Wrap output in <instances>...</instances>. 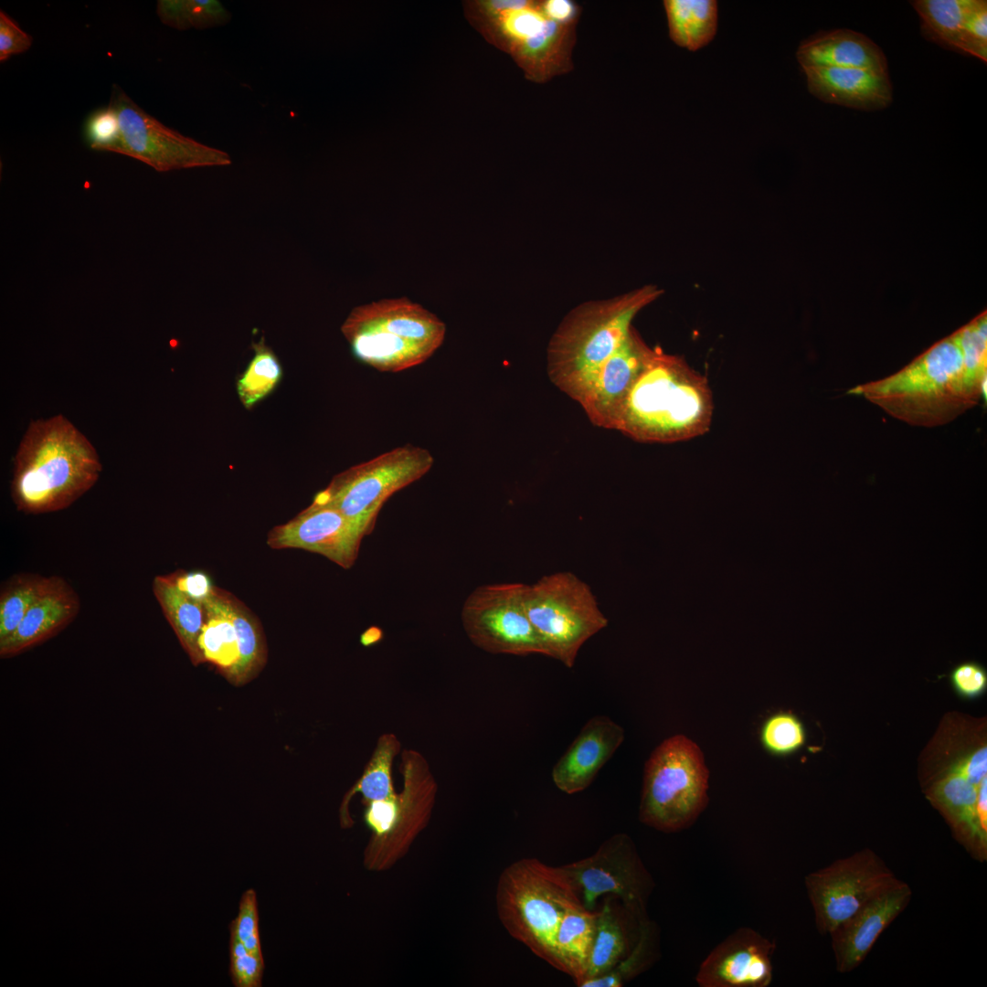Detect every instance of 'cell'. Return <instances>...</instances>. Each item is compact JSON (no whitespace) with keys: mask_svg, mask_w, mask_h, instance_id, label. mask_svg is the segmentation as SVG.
<instances>
[{"mask_svg":"<svg viewBox=\"0 0 987 987\" xmlns=\"http://www.w3.org/2000/svg\"><path fill=\"white\" fill-rule=\"evenodd\" d=\"M504 928L517 941L554 968V940L565 912L580 905L579 895L560 866L522 858L501 873L495 892Z\"/></svg>","mask_w":987,"mask_h":987,"instance_id":"7","label":"cell"},{"mask_svg":"<svg viewBox=\"0 0 987 987\" xmlns=\"http://www.w3.org/2000/svg\"><path fill=\"white\" fill-rule=\"evenodd\" d=\"M108 106L116 113L120 126L117 154L139 160L159 172L223 166L232 162L228 153L163 124L116 84L112 86Z\"/></svg>","mask_w":987,"mask_h":987,"instance_id":"13","label":"cell"},{"mask_svg":"<svg viewBox=\"0 0 987 987\" xmlns=\"http://www.w3.org/2000/svg\"><path fill=\"white\" fill-rule=\"evenodd\" d=\"M902 880L872 849L839 858L805 876L817 930L830 934L866 903Z\"/></svg>","mask_w":987,"mask_h":987,"instance_id":"12","label":"cell"},{"mask_svg":"<svg viewBox=\"0 0 987 987\" xmlns=\"http://www.w3.org/2000/svg\"><path fill=\"white\" fill-rule=\"evenodd\" d=\"M526 613L547 656L571 668L581 646L608 625L590 588L563 571L524 586Z\"/></svg>","mask_w":987,"mask_h":987,"instance_id":"10","label":"cell"},{"mask_svg":"<svg viewBox=\"0 0 987 987\" xmlns=\"http://www.w3.org/2000/svg\"><path fill=\"white\" fill-rule=\"evenodd\" d=\"M657 932L648 917L640 920L637 940L630 952L611 970L586 980L579 987H621L644 971L657 954Z\"/></svg>","mask_w":987,"mask_h":987,"instance_id":"34","label":"cell"},{"mask_svg":"<svg viewBox=\"0 0 987 987\" xmlns=\"http://www.w3.org/2000/svg\"><path fill=\"white\" fill-rule=\"evenodd\" d=\"M892 417L917 427L948 424L977 405L982 390L970 378L956 334L886 377L850 388Z\"/></svg>","mask_w":987,"mask_h":987,"instance_id":"3","label":"cell"},{"mask_svg":"<svg viewBox=\"0 0 987 987\" xmlns=\"http://www.w3.org/2000/svg\"><path fill=\"white\" fill-rule=\"evenodd\" d=\"M708 779L694 741L683 735L663 740L644 766L640 821L664 833L689 827L707 805Z\"/></svg>","mask_w":987,"mask_h":987,"instance_id":"8","label":"cell"},{"mask_svg":"<svg viewBox=\"0 0 987 987\" xmlns=\"http://www.w3.org/2000/svg\"><path fill=\"white\" fill-rule=\"evenodd\" d=\"M597 910L582 904L569 907L556 932V969L570 976L577 986L585 978L595 933Z\"/></svg>","mask_w":987,"mask_h":987,"instance_id":"28","label":"cell"},{"mask_svg":"<svg viewBox=\"0 0 987 987\" xmlns=\"http://www.w3.org/2000/svg\"><path fill=\"white\" fill-rule=\"evenodd\" d=\"M911 897L912 889L902 880L840 923L829 934L836 971L847 973L856 969Z\"/></svg>","mask_w":987,"mask_h":987,"instance_id":"19","label":"cell"},{"mask_svg":"<svg viewBox=\"0 0 987 987\" xmlns=\"http://www.w3.org/2000/svg\"><path fill=\"white\" fill-rule=\"evenodd\" d=\"M548 16L563 24L578 26L582 8L573 0H542Z\"/></svg>","mask_w":987,"mask_h":987,"instance_id":"46","label":"cell"},{"mask_svg":"<svg viewBox=\"0 0 987 987\" xmlns=\"http://www.w3.org/2000/svg\"><path fill=\"white\" fill-rule=\"evenodd\" d=\"M154 595L164 617L175 632L192 663H204L198 639L205 623L202 603L189 597L176 584L173 574L156 576L152 583Z\"/></svg>","mask_w":987,"mask_h":987,"instance_id":"27","label":"cell"},{"mask_svg":"<svg viewBox=\"0 0 987 987\" xmlns=\"http://www.w3.org/2000/svg\"><path fill=\"white\" fill-rule=\"evenodd\" d=\"M230 934L236 936L251 954L262 956L259 932L257 897L248 889L241 897L238 917L231 922Z\"/></svg>","mask_w":987,"mask_h":987,"instance_id":"40","label":"cell"},{"mask_svg":"<svg viewBox=\"0 0 987 987\" xmlns=\"http://www.w3.org/2000/svg\"><path fill=\"white\" fill-rule=\"evenodd\" d=\"M33 43L30 35L4 10H0V61L28 50Z\"/></svg>","mask_w":987,"mask_h":987,"instance_id":"44","label":"cell"},{"mask_svg":"<svg viewBox=\"0 0 987 987\" xmlns=\"http://www.w3.org/2000/svg\"><path fill=\"white\" fill-rule=\"evenodd\" d=\"M95 448L63 415L32 421L14 458L11 496L28 515L63 510L98 481Z\"/></svg>","mask_w":987,"mask_h":987,"instance_id":"2","label":"cell"},{"mask_svg":"<svg viewBox=\"0 0 987 987\" xmlns=\"http://www.w3.org/2000/svg\"><path fill=\"white\" fill-rule=\"evenodd\" d=\"M639 931L640 920L619 899L603 897L597 910L594 939L582 982L606 973L619 963L635 944Z\"/></svg>","mask_w":987,"mask_h":987,"instance_id":"25","label":"cell"},{"mask_svg":"<svg viewBox=\"0 0 987 987\" xmlns=\"http://www.w3.org/2000/svg\"><path fill=\"white\" fill-rule=\"evenodd\" d=\"M759 739L763 748L773 756L786 757L801 749L806 742V730L793 713L780 711L762 724Z\"/></svg>","mask_w":987,"mask_h":987,"instance_id":"37","label":"cell"},{"mask_svg":"<svg viewBox=\"0 0 987 987\" xmlns=\"http://www.w3.org/2000/svg\"><path fill=\"white\" fill-rule=\"evenodd\" d=\"M433 463L428 450L399 446L335 475L313 500L337 509L366 536L386 501L424 476Z\"/></svg>","mask_w":987,"mask_h":987,"instance_id":"11","label":"cell"},{"mask_svg":"<svg viewBox=\"0 0 987 987\" xmlns=\"http://www.w3.org/2000/svg\"><path fill=\"white\" fill-rule=\"evenodd\" d=\"M775 944L750 928L728 935L700 964V987H767L772 982Z\"/></svg>","mask_w":987,"mask_h":987,"instance_id":"18","label":"cell"},{"mask_svg":"<svg viewBox=\"0 0 987 987\" xmlns=\"http://www.w3.org/2000/svg\"><path fill=\"white\" fill-rule=\"evenodd\" d=\"M471 25L511 57L525 78L545 84L574 69L575 25L551 18L542 0H473L465 4Z\"/></svg>","mask_w":987,"mask_h":987,"instance_id":"5","label":"cell"},{"mask_svg":"<svg viewBox=\"0 0 987 987\" xmlns=\"http://www.w3.org/2000/svg\"><path fill=\"white\" fill-rule=\"evenodd\" d=\"M522 583L476 588L462 610L463 629L472 642L495 654H542L547 651L526 613Z\"/></svg>","mask_w":987,"mask_h":987,"instance_id":"15","label":"cell"},{"mask_svg":"<svg viewBox=\"0 0 987 987\" xmlns=\"http://www.w3.org/2000/svg\"><path fill=\"white\" fill-rule=\"evenodd\" d=\"M78 593L63 578L48 577L46 585L16 631L0 642L1 658L16 656L51 638L78 615Z\"/></svg>","mask_w":987,"mask_h":987,"instance_id":"22","label":"cell"},{"mask_svg":"<svg viewBox=\"0 0 987 987\" xmlns=\"http://www.w3.org/2000/svg\"><path fill=\"white\" fill-rule=\"evenodd\" d=\"M977 813L982 829L987 833V781L982 783L979 790Z\"/></svg>","mask_w":987,"mask_h":987,"instance_id":"47","label":"cell"},{"mask_svg":"<svg viewBox=\"0 0 987 987\" xmlns=\"http://www.w3.org/2000/svg\"><path fill=\"white\" fill-rule=\"evenodd\" d=\"M173 576L178 587L189 597L200 603L213 591L214 586L204 573L177 571Z\"/></svg>","mask_w":987,"mask_h":987,"instance_id":"45","label":"cell"},{"mask_svg":"<svg viewBox=\"0 0 987 987\" xmlns=\"http://www.w3.org/2000/svg\"><path fill=\"white\" fill-rule=\"evenodd\" d=\"M802 69L809 91L824 102L863 111L881 110L892 102L888 72L833 67Z\"/></svg>","mask_w":987,"mask_h":987,"instance_id":"23","label":"cell"},{"mask_svg":"<svg viewBox=\"0 0 987 987\" xmlns=\"http://www.w3.org/2000/svg\"><path fill=\"white\" fill-rule=\"evenodd\" d=\"M48 577L19 573L9 578L0 591V642L9 637L42 592Z\"/></svg>","mask_w":987,"mask_h":987,"instance_id":"35","label":"cell"},{"mask_svg":"<svg viewBox=\"0 0 987 987\" xmlns=\"http://www.w3.org/2000/svg\"><path fill=\"white\" fill-rule=\"evenodd\" d=\"M341 332L357 360L396 373L428 360L442 345L446 325L420 304L398 297L356 306Z\"/></svg>","mask_w":987,"mask_h":987,"instance_id":"6","label":"cell"},{"mask_svg":"<svg viewBox=\"0 0 987 987\" xmlns=\"http://www.w3.org/2000/svg\"><path fill=\"white\" fill-rule=\"evenodd\" d=\"M86 137L93 150L117 153L120 126L117 115L110 106L90 115L86 123Z\"/></svg>","mask_w":987,"mask_h":987,"instance_id":"42","label":"cell"},{"mask_svg":"<svg viewBox=\"0 0 987 987\" xmlns=\"http://www.w3.org/2000/svg\"><path fill=\"white\" fill-rule=\"evenodd\" d=\"M958 50L987 61V2L973 0L964 19Z\"/></svg>","mask_w":987,"mask_h":987,"instance_id":"39","label":"cell"},{"mask_svg":"<svg viewBox=\"0 0 987 987\" xmlns=\"http://www.w3.org/2000/svg\"><path fill=\"white\" fill-rule=\"evenodd\" d=\"M364 536L337 509L313 500L296 517L274 526L268 534L267 544L273 549L314 552L348 569L357 559Z\"/></svg>","mask_w":987,"mask_h":987,"instance_id":"17","label":"cell"},{"mask_svg":"<svg viewBox=\"0 0 987 987\" xmlns=\"http://www.w3.org/2000/svg\"><path fill=\"white\" fill-rule=\"evenodd\" d=\"M633 328L602 364L579 403L590 422L610 430L613 417L651 353Z\"/></svg>","mask_w":987,"mask_h":987,"instance_id":"21","label":"cell"},{"mask_svg":"<svg viewBox=\"0 0 987 987\" xmlns=\"http://www.w3.org/2000/svg\"><path fill=\"white\" fill-rule=\"evenodd\" d=\"M949 678L954 692L963 699L981 697L987 689L986 668L976 661L956 664L950 672Z\"/></svg>","mask_w":987,"mask_h":987,"instance_id":"43","label":"cell"},{"mask_svg":"<svg viewBox=\"0 0 987 987\" xmlns=\"http://www.w3.org/2000/svg\"><path fill=\"white\" fill-rule=\"evenodd\" d=\"M561 867L587 909L595 910L600 897L611 896L639 920L648 917L654 882L628 834L616 833L591 855Z\"/></svg>","mask_w":987,"mask_h":987,"instance_id":"14","label":"cell"},{"mask_svg":"<svg viewBox=\"0 0 987 987\" xmlns=\"http://www.w3.org/2000/svg\"><path fill=\"white\" fill-rule=\"evenodd\" d=\"M230 975L237 987L261 986L264 970L262 956L251 954L242 942L230 934Z\"/></svg>","mask_w":987,"mask_h":987,"instance_id":"41","label":"cell"},{"mask_svg":"<svg viewBox=\"0 0 987 987\" xmlns=\"http://www.w3.org/2000/svg\"><path fill=\"white\" fill-rule=\"evenodd\" d=\"M254 356L237 383L240 401L250 409L277 386L282 376L275 354L261 340L253 345Z\"/></svg>","mask_w":987,"mask_h":987,"instance_id":"36","label":"cell"},{"mask_svg":"<svg viewBox=\"0 0 987 987\" xmlns=\"http://www.w3.org/2000/svg\"><path fill=\"white\" fill-rule=\"evenodd\" d=\"M205 610V623L198 639V646L204 662H209L228 680L239 661V647L234 626L228 594L218 589H213L211 594L202 601Z\"/></svg>","mask_w":987,"mask_h":987,"instance_id":"26","label":"cell"},{"mask_svg":"<svg viewBox=\"0 0 987 987\" xmlns=\"http://www.w3.org/2000/svg\"><path fill=\"white\" fill-rule=\"evenodd\" d=\"M670 38L681 48L695 51L707 45L717 28L715 0H664Z\"/></svg>","mask_w":987,"mask_h":987,"instance_id":"30","label":"cell"},{"mask_svg":"<svg viewBox=\"0 0 987 987\" xmlns=\"http://www.w3.org/2000/svg\"><path fill=\"white\" fill-rule=\"evenodd\" d=\"M796 57L802 69L833 67L888 72L882 49L865 35L846 28L824 32L803 41Z\"/></svg>","mask_w":987,"mask_h":987,"instance_id":"24","label":"cell"},{"mask_svg":"<svg viewBox=\"0 0 987 987\" xmlns=\"http://www.w3.org/2000/svg\"><path fill=\"white\" fill-rule=\"evenodd\" d=\"M400 751L401 743L395 734L384 733L378 738L362 775L343 798L339 809L342 828H351L354 824L349 812V803L355 794L360 793L362 802L366 804L391 798L397 793L391 772L393 761Z\"/></svg>","mask_w":987,"mask_h":987,"instance_id":"29","label":"cell"},{"mask_svg":"<svg viewBox=\"0 0 987 987\" xmlns=\"http://www.w3.org/2000/svg\"><path fill=\"white\" fill-rule=\"evenodd\" d=\"M973 0H918L911 2L918 14L924 35L957 49L964 19Z\"/></svg>","mask_w":987,"mask_h":987,"instance_id":"31","label":"cell"},{"mask_svg":"<svg viewBox=\"0 0 987 987\" xmlns=\"http://www.w3.org/2000/svg\"><path fill=\"white\" fill-rule=\"evenodd\" d=\"M713 409L706 378L655 349L620 404L610 430L640 442L683 441L708 431Z\"/></svg>","mask_w":987,"mask_h":987,"instance_id":"1","label":"cell"},{"mask_svg":"<svg viewBox=\"0 0 987 987\" xmlns=\"http://www.w3.org/2000/svg\"><path fill=\"white\" fill-rule=\"evenodd\" d=\"M228 603L239 647V661L228 681L242 685L251 679L262 666L266 654L265 644L259 623L247 608L229 594Z\"/></svg>","mask_w":987,"mask_h":987,"instance_id":"32","label":"cell"},{"mask_svg":"<svg viewBox=\"0 0 987 987\" xmlns=\"http://www.w3.org/2000/svg\"><path fill=\"white\" fill-rule=\"evenodd\" d=\"M658 294L659 291L647 287L572 309L548 343L547 375L551 382L579 404L602 364L630 334L635 315Z\"/></svg>","mask_w":987,"mask_h":987,"instance_id":"4","label":"cell"},{"mask_svg":"<svg viewBox=\"0 0 987 987\" xmlns=\"http://www.w3.org/2000/svg\"><path fill=\"white\" fill-rule=\"evenodd\" d=\"M156 14L163 24L178 30L220 27L232 17L218 0H158Z\"/></svg>","mask_w":987,"mask_h":987,"instance_id":"33","label":"cell"},{"mask_svg":"<svg viewBox=\"0 0 987 987\" xmlns=\"http://www.w3.org/2000/svg\"><path fill=\"white\" fill-rule=\"evenodd\" d=\"M919 779L926 798L944 817L953 838L974 860L986 861L987 833L980 824L977 798L987 779L976 780L961 761L950 756L928 762Z\"/></svg>","mask_w":987,"mask_h":987,"instance_id":"16","label":"cell"},{"mask_svg":"<svg viewBox=\"0 0 987 987\" xmlns=\"http://www.w3.org/2000/svg\"><path fill=\"white\" fill-rule=\"evenodd\" d=\"M623 739V728L609 716L591 717L555 764L556 787L567 794L587 789Z\"/></svg>","mask_w":987,"mask_h":987,"instance_id":"20","label":"cell"},{"mask_svg":"<svg viewBox=\"0 0 987 987\" xmlns=\"http://www.w3.org/2000/svg\"><path fill=\"white\" fill-rule=\"evenodd\" d=\"M986 315L982 314L955 334L967 373L986 398L987 334Z\"/></svg>","mask_w":987,"mask_h":987,"instance_id":"38","label":"cell"},{"mask_svg":"<svg viewBox=\"0 0 987 987\" xmlns=\"http://www.w3.org/2000/svg\"><path fill=\"white\" fill-rule=\"evenodd\" d=\"M399 772L402 791L393 797L365 804L364 822L371 832L364 850L366 869L384 872L409 851L430 822L437 781L425 757L415 749H403Z\"/></svg>","mask_w":987,"mask_h":987,"instance_id":"9","label":"cell"}]
</instances>
